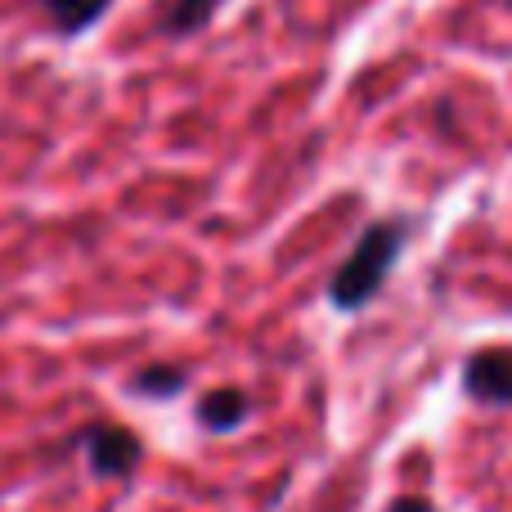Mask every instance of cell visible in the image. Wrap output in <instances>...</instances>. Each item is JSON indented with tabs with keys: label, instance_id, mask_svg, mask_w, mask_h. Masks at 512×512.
<instances>
[{
	"label": "cell",
	"instance_id": "1",
	"mask_svg": "<svg viewBox=\"0 0 512 512\" xmlns=\"http://www.w3.org/2000/svg\"><path fill=\"white\" fill-rule=\"evenodd\" d=\"M409 239V225L400 216H387V221H373L369 230L355 239L351 256L333 270L328 279V306L333 310H364L382 288H387L391 270H396L400 252H405Z\"/></svg>",
	"mask_w": 512,
	"mask_h": 512
},
{
	"label": "cell",
	"instance_id": "2",
	"mask_svg": "<svg viewBox=\"0 0 512 512\" xmlns=\"http://www.w3.org/2000/svg\"><path fill=\"white\" fill-rule=\"evenodd\" d=\"M77 445L95 477H131L144 463V441L126 423H86L77 432Z\"/></svg>",
	"mask_w": 512,
	"mask_h": 512
},
{
	"label": "cell",
	"instance_id": "3",
	"mask_svg": "<svg viewBox=\"0 0 512 512\" xmlns=\"http://www.w3.org/2000/svg\"><path fill=\"white\" fill-rule=\"evenodd\" d=\"M463 391L477 405H512V346H481L463 360Z\"/></svg>",
	"mask_w": 512,
	"mask_h": 512
},
{
	"label": "cell",
	"instance_id": "4",
	"mask_svg": "<svg viewBox=\"0 0 512 512\" xmlns=\"http://www.w3.org/2000/svg\"><path fill=\"white\" fill-rule=\"evenodd\" d=\"M194 414H198V427L212 436L239 432V427L252 418V396L243 387H212V391H203Z\"/></svg>",
	"mask_w": 512,
	"mask_h": 512
},
{
	"label": "cell",
	"instance_id": "5",
	"mask_svg": "<svg viewBox=\"0 0 512 512\" xmlns=\"http://www.w3.org/2000/svg\"><path fill=\"white\" fill-rule=\"evenodd\" d=\"M225 5H230V0H162L153 27H158L162 36H180V41H185V36L203 32Z\"/></svg>",
	"mask_w": 512,
	"mask_h": 512
},
{
	"label": "cell",
	"instance_id": "6",
	"mask_svg": "<svg viewBox=\"0 0 512 512\" xmlns=\"http://www.w3.org/2000/svg\"><path fill=\"white\" fill-rule=\"evenodd\" d=\"M54 36H81L113 9V0H36Z\"/></svg>",
	"mask_w": 512,
	"mask_h": 512
},
{
	"label": "cell",
	"instance_id": "7",
	"mask_svg": "<svg viewBox=\"0 0 512 512\" xmlns=\"http://www.w3.org/2000/svg\"><path fill=\"white\" fill-rule=\"evenodd\" d=\"M185 387H189L185 364H149V369H140L131 378V391H140L149 400H176Z\"/></svg>",
	"mask_w": 512,
	"mask_h": 512
},
{
	"label": "cell",
	"instance_id": "8",
	"mask_svg": "<svg viewBox=\"0 0 512 512\" xmlns=\"http://www.w3.org/2000/svg\"><path fill=\"white\" fill-rule=\"evenodd\" d=\"M387 512H436V508H432V499H423V495H400V499H391Z\"/></svg>",
	"mask_w": 512,
	"mask_h": 512
}]
</instances>
